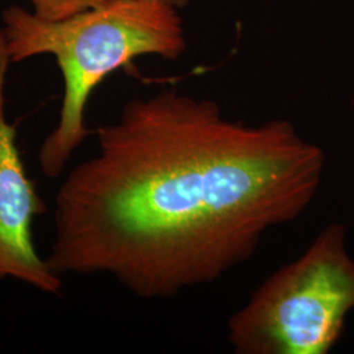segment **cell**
Returning a JSON list of instances; mask_svg holds the SVG:
<instances>
[{"mask_svg":"<svg viewBox=\"0 0 354 354\" xmlns=\"http://www.w3.org/2000/svg\"><path fill=\"white\" fill-rule=\"evenodd\" d=\"M10 55L0 33V279L28 283L48 294H59L64 283L38 256L33 241V222L46 213L33 181L26 175L17 147V127L8 122L4 109V86Z\"/></svg>","mask_w":354,"mask_h":354,"instance_id":"4","label":"cell"},{"mask_svg":"<svg viewBox=\"0 0 354 354\" xmlns=\"http://www.w3.org/2000/svg\"><path fill=\"white\" fill-rule=\"evenodd\" d=\"M112 0H30L33 12L45 20H64L76 13L96 8Z\"/></svg>","mask_w":354,"mask_h":354,"instance_id":"5","label":"cell"},{"mask_svg":"<svg viewBox=\"0 0 354 354\" xmlns=\"http://www.w3.org/2000/svg\"><path fill=\"white\" fill-rule=\"evenodd\" d=\"M352 310L354 260L345 226L330 223L230 317L228 342L238 354H327Z\"/></svg>","mask_w":354,"mask_h":354,"instance_id":"3","label":"cell"},{"mask_svg":"<svg viewBox=\"0 0 354 354\" xmlns=\"http://www.w3.org/2000/svg\"><path fill=\"white\" fill-rule=\"evenodd\" d=\"M96 134V155L57 193L46 263L58 276H112L143 299L247 261L269 230L308 209L326 167L289 121H232L177 91L127 102Z\"/></svg>","mask_w":354,"mask_h":354,"instance_id":"1","label":"cell"},{"mask_svg":"<svg viewBox=\"0 0 354 354\" xmlns=\"http://www.w3.org/2000/svg\"><path fill=\"white\" fill-rule=\"evenodd\" d=\"M0 33L11 64L50 54L64 77L59 121L38 151L44 176H61L91 130L86 109L92 92L136 58L177 59L185 50L176 8L152 0H112L64 20H45L11 6L1 13Z\"/></svg>","mask_w":354,"mask_h":354,"instance_id":"2","label":"cell"},{"mask_svg":"<svg viewBox=\"0 0 354 354\" xmlns=\"http://www.w3.org/2000/svg\"><path fill=\"white\" fill-rule=\"evenodd\" d=\"M152 1H158V3H162V4H165V6H169V7H172V8H178V7H183V6H185L189 0H152Z\"/></svg>","mask_w":354,"mask_h":354,"instance_id":"6","label":"cell"}]
</instances>
